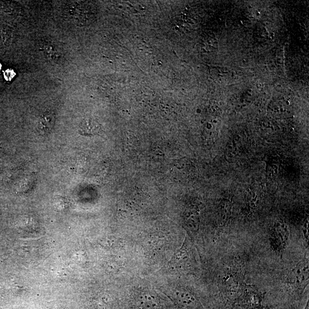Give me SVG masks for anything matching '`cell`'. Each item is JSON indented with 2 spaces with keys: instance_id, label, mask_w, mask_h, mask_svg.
Listing matches in <instances>:
<instances>
[{
  "instance_id": "1",
  "label": "cell",
  "mask_w": 309,
  "mask_h": 309,
  "mask_svg": "<svg viewBox=\"0 0 309 309\" xmlns=\"http://www.w3.org/2000/svg\"><path fill=\"white\" fill-rule=\"evenodd\" d=\"M94 7L90 2H70L65 6L64 14L74 24L85 25L94 20L96 12Z\"/></svg>"
},
{
  "instance_id": "2",
  "label": "cell",
  "mask_w": 309,
  "mask_h": 309,
  "mask_svg": "<svg viewBox=\"0 0 309 309\" xmlns=\"http://www.w3.org/2000/svg\"><path fill=\"white\" fill-rule=\"evenodd\" d=\"M289 229L287 223L283 221L275 222L271 231V245L274 251L279 254L284 251L289 237Z\"/></svg>"
},
{
  "instance_id": "3",
  "label": "cell",
  "mask_w": 309,
  "mask_h": 309,
  "mask_svg": "<svg viewBox=\"0 0 309 309\" xmlns=\"http://www.w3.org/2000/svg\"><path fill=\"white\" fill-rule=\"evenodd\" d=\"M289 282L296 287H302L309 280L308 262L301 263L294 268L289 275Z\"/></svg>"
},
{
  "instance_id": "4",
  "label": "cell",
  "mask_w": 309,
  "mask_h": 309,
  "mask_svg": "<svg viewBox=\"0 0 309 309\" xmlns=\"http://www.w3.org/2000/svg\"><path fill=\"white\" fill-rule=\"evenodd\" d=\"M43 52L49 61L60 64L65 60V54L62 49L55 42L47 41L43 45Z\"/></svg>"
},
{
  "instance_id": "5",
  "label": "cell",
  "mask_w": 309,
  "mask_h": 309,
  "mask_svg": "<svg viewBox=\"0 0 309 309\" xmlns=\"http://www.w3.org/2000/svg\"><path fill=\"white\" fill-rule=\"evenodd\" d=\"M78 133L85 136H93L100 133L101 127L97 121L93 119H85L78 127Z\"/></svg>"
},
{
  "instance_id": "6",
  "label": "cell",
  "mask_w": 309,
  "mask_h": 309,
  "mask_svg": "<svg viewBox=\"0 0 309 309\" xmlns=\"http://www.w3.org/2000/svg\"><path fill=\"white\" fill-rule=\"evenodd\" d=\"M55 123V114L52 112H47L39 119L38 130L42 134H48L51 132Z\"/></svg>"
},
{
  "instance_id": "7",
  "label": "cell",
  "mask_w": 309,
  "mask_h": 309,
  "mask_svg": "<svg viewBox=\"0 0 309 309\" xmlns=\"http://www.w3.org/2000/svg\"><path fill=\"white\" fill-rule=\"evenodd\" d=\"M54 206L58 210H65L67 208L68 203L66 200L63 198L57 199L54 203Z\"/></svg>"
},
{
  "instance_id": "8",
  "label": "cell",
  "mask_w": 309,
  "mask_h": 309,
  "mask_svg": "<svg viewBox=\"0 0 309 309\" xmlns=\"http://www.w3.org/2000/svg\"><path fill=\"white\" fill-rule=\"evenodd\" d=\"M303 232L304 237L305 238L306 241L308 243L309 241V232H308V220H307V222L305 223V225L303 227Z\"/></svg>"
}]
</instances>
